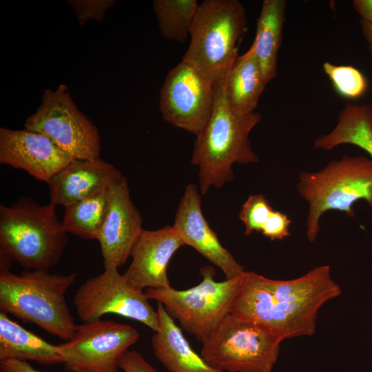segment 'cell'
Wrapping results in <instances>:
<instances>
[{"instance_id": "obj_9", "label": "cell", "mask_w": 372, "mask_h": 372, "mask_svg": "<svg viewBox=\"0 0 372 372\" xmlns=\"http://www.w3.org/2000/svg\"><path fill=\"white\" fill-rule=\"evenodd\" d=\"M24 128L45 135L74 159L100 158L98 128L79 110L65 84L44 90L41 105L26 118Z\"/></svg>"}, {"instance_id": "obj_26", "label": "cell", "mask_w": 372, "mask_h": 372, "mask_svg": "<svg viewBox=\"0 0 372 372\" xmlns=\"http://www.w3.org/2000/svg\"><path fill=\"white\" fill-rule=\"evenodd\" d=\"M273 208L262 194L250 195L241 207L239 219L245 225V235L261 232Z\"/></svg>"}, {"instance_id": "obj_27", "label": "cell", "mask_w": 372, "mask_h": 372, "mask_svg": "<svg viewBox=\"0 0 372 372\" xmlns=\"http://www.w3.org/2000/svg\"><path fill=\"white\" fill-rule=\"evenodd\" d=\"M79 25L89 20L102 21L105 12L116 4L114 0H70Z\"/></svg>"}, {"instance_id": "obj_16", "label": "cell", "mask_w": 372, "mask_h": 372, "mask_svg": "<svg viewBox=\"0 0 372 372\" xmlns=\"http://www.w3.org/2000/svg\"><path fill=\"white\" fill-rule=\"evenodd\" d=\"M184 245L172 226L143 229L132 249V260L124 276L141 291L171 287L167 266L174 254Z\"/></svg>"}, {"instance_id": "obj_20", "label": "cell", "mask_w": 372, "mask_h": 372, "mask_svg": "<svg viewBox=\"0 0 372 372\" xmlns=\"http://www.w3.org/2000/svg\"><path fill=\"white\" fill-rule=\"evenodd\" d=\"M287 1L264 0L257 19L254 41L251 45L267 83L277 74L278 55L285 22Z\"/></svg>"}, {"instance_id": "obj_32", "label": "cell", "mask_w": 372, "mask_h": 372, "mask_svg": "<svg viewBox=\"0 0 372 372\" xmlns=\"http://www.w3.org/2000/svg\"><path fill=\"white\" fill-rule=\"evenodd\" d=\"M360 28L364 38L368 45V49L372 55V23L360 19Z\"/></svg>"}, {"instance_id": "obj_22", "label": "cell", "mask_w": 372, "mask_h": 372, "mask_svg": "<svg viewBox=\"0 0 372 372\" xmlns=\"http://www.w3.org/2000/svg\"><path fill=\"white\" fill-rule=\"evenodd\" d=\"M344 144L357 146L372 159V107L347 103L338 116L335 127L313 141L316 149L330 151Z\"/></svg>"}, {"instance_id": "obj_13", "label": "cell", "mask_w": 372, "mask_h": 372, "mask_svg": "<svg viewBox=\"0 0 372 372\" xmlns=\"http://www.w3.org/2000/svg\"><path fill=\"white\" fill-rule=\"evenodd\" d=\"M142 223L123 175L110 186L107 214L96 238L105 269H118L125 263L143 230Z\"/></svg>"}, {"instance_id": "obj_11", "label": "cell", "mask_w": 372, "mask_h": 372, "mask_svg": "<svg viewBox=\"0 0 372 372\" xmlns=\"http://www.w3.org/2000/svg\"><path fill=\"white\" fill-rule=\"evenodd\" d=\"M140 338L133 327L99 320L76 324L73 337L59 344L68 372H119V361Z\"/></svg>"}, {"instance_id": "obj_3", "label": "cell", "mask_w": 372, "mask_h": 372, "mask_svg": "<svg viewBox=\"0 0 372 372\" xmlns=\"http://www.w3.org/2000/svg\"><path fill=\"white\" fill-rule=\"evenodd\" d=\"M52 203L41 205L21 197L0 205V271L12 261L26 270H47L58 264L68 243Z\"/></svg>"}, {"instance_id": "obj_15", "label": "cell", "mask_w": 372, "mask_h": 372, "mask_svg": "<svg viewBox=\"0 0 372 372\" xmlns=\"http://www.w3.org/2000/svg\"><path fill=\"white\" fill-rule=\"evenodd\" d=\"M173 228L185 245L194 248L203 257L219 267L231 279L245 271L220 242L217 234L210 227L201 209V198L197 187L187 185L176 211Z\"/></svg>"}, {"instance_id": "obj_7", "label": "cell", "mask_w": 372, "mask_h": 372, "mask_svg": "<svg viewBox=\"0 0 372 372\" xmlns=\"http://www.w3.org/2000/svg\"><path fill=\"white\" fill-rule=\"evenodd\" d=\"M200 273L203 280L188 289L147 288L145 293L148 299L161 302L181 327L203 344L230 313L244 273L221 282L215 280L212 267H202Z\"/></svg>"}, {"instance_id": "obj_8", "label": "cell", "mask_w": 372, "mask_h": 372, "mask_svg": "<svg viewBox=\"0 0 372 372\" xmlns=\"http://www.w3.org/2000/svg\"><path fill=\"white\" fill-rule=\"evenodd\" d=\"M281 342L264 327L229 313L203 343L200 355L225 372H271Z\"/></svg>"}, {"instance_id": "obj_24", "label": "cell", "mask_w": 372, "mask_h": 372, "mask_svg": "<svg viewBox=\"0 0 372 372\" xmlns=\"http://www.w3.org/2000/svg\"><path fill=\"white\" fill-rule=\"evenodd\" d=\"M199 4L197 0H154L153 9L161 36L185 42L189 37Z\"/></svg>"}, {"instance_id": "obj_4", "label": "cell", "mask_w": 372, "mask_h": 372, "mask_svg": "<svg viewBox=\"0 0 372 372\" xmlns=\"http://www.w3.org/2000/svg\"><path fill=\"white\" fill-rule=\"evenodd\" d=\"M76 278L74 272L63 275L47 270H25L15 274L1 270V310L68 341L73 337L76 324L65 294Z\"/></svg>"}, {"instance_id": "obj_18", "label": "cell", "mask_w": 372, "mask_h": 372, "mask_svg": "<svg viewBox=\"0 0 372 372\" xmlns=\"http://www.w3.org/2000/svg\"><path fill=\"white\" fill-rule=\"evenodd\" d=\"M159 329L152 338L154 355L169 372H225L210 366L185 338L181 329L157 302Z\"/></svg>"}, {"instance_id": "obj_28", "label": "cell", "mask_w": 372, "mask_h": 372, "mask_svg": "<svg viewBox=\"0 0 372 372\" xmlns=\"http://www.w3.org/2000/svg\"><path fill=\"white\" fill-rule=\"evenodd\" d=\"M291 223L286 214L274 209L261 233L272 241L283 240L291 235L289 227Z\"/></svg>"}, {"instance_id": "obj_5", "label": "cell", "mask_w": 372, "mask_h": 372, "mask_svg": "<svg viewBox=\"0 0 372 372\" xmlns=\"http://www.w3.org/2000/svg\"><path fill=\"white\" fill-rule=\"evenodd\" d=\"M296 187L309 205L306 235L312 242L318 236L320 220L325 212L336 210L354 218L353 205L360 200L372 208V159L345 155L318 172H302Z\"/></svg>"}, {"instance_id": "obj_6", "label": "cell", "mask_w": 372, "mask_h": 372, "mask_svg": "<svg viewBox=\"0 0 372 372\" xmlns=\"http://www.w3.org/2000/svg\"><path fill=\"white\" fill-rule=\"evenodd\" d=\"M247 30L246 10L238 0H204L191 30L182 61L214 85L227 75L238 56V44Z\"/></svg>"}, {"instance_id": "obj_19", "label": "cell", "mask_w": 372, "mask_h": 372, "mask_svg": "<svg viewBox=\"0 0 372 372\" xmlns=\"http://www.w3.org/2000/svg\"><path fill=\"white\" fill-rule=\"evenodd\" d=\"M0 313V360L34 361L42 365L63 364L61 350Z\"/></svg>"}, {"instance_id": "obj_12", "label": "cell", "mask_w": 372, "mask_h": 372, "mask_svg": "<svg viewBox=\"0 0 372 372\" xmlns=\"http://www.w3.org/2000/svg\"><path fill=\"white\" fill-rule=\"evenodd\" d=\"M215 97L214 84L181 60L165 76L160 90V110L165 121L197 136L210 119Z\"/></svg>"}, {"instance_id": "obj_2", "label": "cell", "mask_w": 372, "mask_h": 372, "mask_svg": "<svg viewBox=\"0 0 372 372\" xmlns=\"http://www.w3.org/2000/svg\"><path fill=\"white\" fill-rule=\"evenodd\" d=\"M225 79L214 84L215 104L205 130L196 136L191 163L199 169L200 191L205 194L211 186L220 188L234 179V163L259 162L249 135L260 122L259 112L240 114L227 101Z\"/></svg>"}, {"instance_id": "obj_21", "label": "cell", "mask_w": 372, "mask_h": 372, "mask_svg": "<svg viewBox=\"0 0 372 372\" xmlns=\"http://www.w3.org/2000/svg\"><path fill=\"white\" fill-rule=\"evenodd\" d=\"M267 83L251 48L233 63L225 79V90L230 109L240 114L255 112Z\"/></svg>"}, {"instance_id": "obj_31", "label": "cell", "mask_w": 372, "mask_h": 372, "mask_svg": "<svg viewBox=\"0 0 372 372\" xmlns=\"http://www.w3.org/2000/svg\"><path fill=\"white\" fill-rule=\"evenodd\" d=\"M352 5L361 19L372 23V0H353Z\"/></svg>"}, {"instance_id": "obj_23", "label": "cell", "mask_w": 372, "mask_h": 372, "mask_svg": "<svg viewBox=\"0 0 372 372\" xmlns=\"http://www.w3.org/2000/svg\"><path fill=\"white\" fill-rule=\"evenodd\" d=\"M110 186L65 207L63 229L83 239H96L105 220Z\"/></svg>"}, {"instance_id": "obj_29", "label": "cell", "mask_w": 372, "mask_h": 372, "mask_svg": "<svg viewBox=\"0 0 372 372\" xmlns=\"http://www.w3.org/2000/svg\"><path fill=\"white\" fill-rule=\"evenodd\" d=\"M119 368L124 372H158L142 355L134 350H128L119 361Z\"/></svg>"}, {"instance_id": "obj_14", "label": "cell", "mask_w": 372, "mask_h": 372, "mask_svg": "<svg viewBox=\"0 0 372 372\" xmlns=\"http://www.w3.org/2000/svg\"><path fill=\"white\" fill-rule=\"evenodd\" d=\"M74 158L45 135L25 128H0V163L48 183Z\"/></svg>"}, {"instance_id": "obj_30", "label": "cell", "mask_w": 372, "mask_h": 372, "mask_svg": "<svg viewBox=\"0 0 372 372\" xmlns=\"http://www.w3.org/2000/svg\"><path fill=\"white\" fill-rule=\"evenodd\" d=\"M0 372H43V371L37 370L27 361H21V360H0Z\"/></svg>"}, {"instance_id": "obj_10", "label": "cell", "mask_w": 372, "mask_h": 372, "mask_svg": "<svg viewBox=\"0 0 372 372\" xmlns=\"http://www.w3.org/2000/svg\"><path fill=\"white\" fill-rule=\"evenodd\" d=\"M73 302L83 322L112 313L137 320L154 332L159 329L157 312L145 292L134 287L118 269H105L85 280L77 289Z\"/></svg>"}, {"instance_id": "obj_25", "label": "cell", "mask_w": 372, "mask_h": 372, "mask_svg": "<svg viewBox=\"0 0 372 372\" xmlns=\"http://www.w3.org/2000/svg\"><path fill=\"white\" fill-rule=\"evenodd\" d=\"M322 67L335 90L341 96L355 99L366 92L367 80L356 68L352 65H337L329 62H324Z\"/></svg>"}, {"instance_id": "obj_17", "label": "cell", "mask_w": 372, "mask_h": 372, "mask_svg": "<svg viewBox=\"0 0 372 372\" xmlns=\"http://www.w3.org/2000/svg\"><path fill=\"white\" fill-rule=\"evenodd\" d=\"M123 176L101 158L73 160L48 183L50 203L64 207L111 186Z\"/></svg>"}, {"instance_id": "obj_1", "label": "cell", "mask_w": 372, "mask_h": 372, "mask_svg": "<svg viewBox=\"0 0 372 372\" xmlns=\"http://www.w3.org/2000/svg\"><path fill=\"white\" fill-rule=\"evenodd\" d=\"M340 293L329 265L287 280L245 271L230 313L264 327L283 341L314 334L320 309Z\"/></svg>"}]
</instances>
